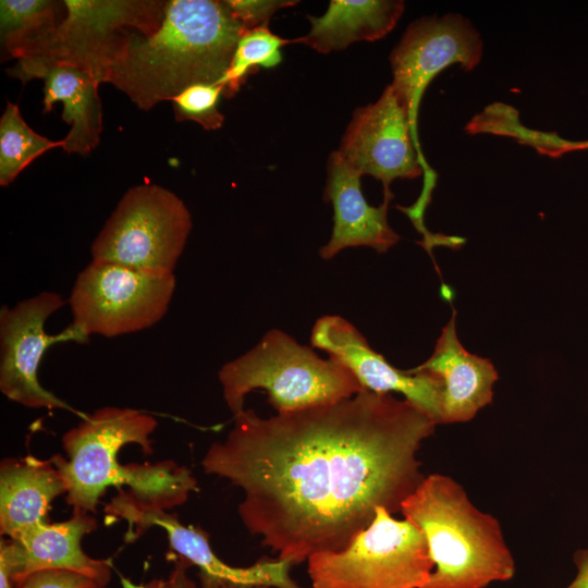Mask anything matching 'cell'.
Wrapping results in <instances>:
<instances>
[{"instance_id": "obj_20", "label": "cell", "mask_w": 588, "mask_h": 588, "mask_svg": "<svg viewBox=\"0 0 588 588\" xmlns=\"http://www.w3.org/2000/svg\"><path fill=\"white\" fill-rule=\"evenodd\" d=\"M404 9L400 0H332L323 15H307L309 33L293 42L329 53L356 41L378 40L394 28Z\"/></svg>"}, {"instance_id": "obj_10", "label": "cell", "mask_w": 588, "mask_h": 588, "mask_svg": "<svg viewBox=\"0 0 588 588\" xmlns=\"http://www.w3.org/2000/svg\"><path fill=\"white\" fill-rule=\"evenodd\" d=\"M336 151L358 174L381 181L384 194L392 193L390 184L394 180H413L424 173L419 199L409 208H401L416 228L424 226L422 216L436 179L425 161L408 114L390 84L376 102L353 112Z\"/></svg>"}, {"instance_id": "obj_27", "label": "cell", "mask_w": 588, "mask_h": 588, "mask_svg": "<svg viewBox=\"0 0 588 588\" xmlns=\"http://www.w3.org/2000/svg\"><path fill=\"white\" fill-rule=\"evenodd\" d=\"M98 586L100 585L84 574L61 568L33 572L16 585L17 588H95Z\"/></svg>"}, {"instance_id": "obj_29", "label": "cell", "mask_w": 588, "mask_h": 588, "mask_svg": "<svg viewBox=\"0 0 588 588\" xmlns=\"http://www.w3.org/2000/svg\"><path fill=\"white\" fill-rule=\"evenodd\" d=\"M588 149V142H575L574 150Z\"/></svg>"}, {"instance_id": "obj_24", "label": "cell", "mask_w": 588, "mask_h": 588, "mask_svg": "<svg viewBox=\"0 0 588 588\" xmlns=\"http://www.w3.org/2000/svg\"><path fill=\"white\" fill-rule=\"evenodd\" d=\"M223 91L224 86L220 83H199L186 87L170 100L176 120L197 122L205 130L220 128L224 115L218 110V101Z\"/></svg>"}, {"instance_id": "obj_14", "label": "cell", "mask_w": 588, "mask_h": 588, "mask_svg": "<svg viewBox=\"0 0 588 588\" xmlns=\"http://www.w3.org/2000/svg\"><path fill=\"white\" fill-rule=\"evenodd\" d=\"M310 343L347 368L364 390L378 394L401 393L438 425L442 424L441 379L433 373L411 372L393 367L343 317L327 315L317 319L310 333Z\"/></svg>"}, {"instance_id": "obj_8", "label": "cell", "mask_w": 588, "mask_h": 588, "mask_svg": "<svg viewBox=\"0 0 588 588\" xmlns=\"http://www.w3.org/2000/svg\"><path fill=\"white\" fill-rule=\"evenodd\" d=\"M175 283L173 273L91 260L76 277L68 298L71 324L86 339L148 329L167 314Z\"/></svg>"}, {"instance_id": "obj_5", "label": "cell", "mask_w": 588, "mask_h": 588, "mask_svg": "<svg viewBox=\"0 0 588 588\" xmlns=\"http://www.w3.org/2000/svg\"><path fill=\"white\" fill-rule=\"evenodd\" d=\"M218 379L233 416L245 409L244 399L255 389L267 391L268 402L278 413L331 404L364 390L347 368L331 358L322 359L278 329L225 363Z\"/></svg>"}, {"instance_id": "obj_19", "label": "cell", "mask_w": 588, "mask_h": 588, "mask_svg": "<svg viewBox=\"0 0 588 588\" xmlns=\"http://www.w3.org/2000/svg\"><path fill=\"white\" fill-rule=\"evenodd\" d=\"M66 486L51 462L33 455L7 458L0 466V534L15 540L28 530L50 523L54 498Z\"/></svg>"}, {"instance_id": "obj_9", "label": "cell", "mask_w": 588, "mask_h": 588, "mask_svg": "<svg viewBox=\"0 0 588 588\" xmlns=\"http://www.w3.org/2000/svg\"><path fill=\"white\" fill-rule=\"evenodd\" d=\"M60 25L19 59L71 64L106 83L131 36L160 27L166 1L65 0Z\"/></svg>"}, {"instance_id": "obj_12", "label": "cell", "mask_w": 588, "mask_h": 588, "mask_svg": "<svg viewBox=\"0 0 588 588\" xmlns=\"http://www.w3.org/2000/svg\"><path fill=\"white\" fill-rule=\"evenodd\" d=\"M482 50L480 34L461 14L424 16L408 25L389 57L393 73L390 85L417 137L419 103L429 83L453 64L471 71L479 64Z\"/></svg>"}, {"instance_id": "obj_15", "label": "cell", "mask_w": 588, "mask_h": 588, "mask_svg": "<svg viewBox=\"0 0 588 588\" xmlns=\"http://www.w3.org/2000/svg\"><path fill=\"white\" fill-rule=\"evenodd\" d=\"M96 528L97 520L91 515L73 511L66 520L39 525L15 540L2 539L0 562L8 567L15 585L33 572L61 568L78 572L107 586L111 560L93 559L82 548L83 537Z\"/></svg>"}, {"instance_id": "obj_17", "label": "cell", "mask_w": 588, "mask_h": 588, "mask_svg": "<svg viewBox=\"0 0 588 588\" xmlns=\"http://www.w3.org/2000/svg\"><path fill=\"white\" fill-rule=\"evenodd\" d=\"M362 175L352 170L338 151L327 162L324 200L332 204L333 230L319 255L329 260L347 247L367 246L385 253L400 241L388 222V208L393 194H384L380 206L369 205L360 188Z\"/></svg>"}, {"instance_id": "obj_11", "label": "cell", "mask_w": 588, "mask_h": 588, "mask_svg": "<svg viewBox=\"0 0 588 588\" xmlns=\"http://www.w3.org/2000/svg\"><path fill=\"white\" fill-rule=\"evenodd\" d=\"M68 302L56 292H41L0 310V391L28 408L66 409L70 405L46 390L38 370L46 351L54 343H86L72 324L58 334L45 331L47 319Z\"/></svg>"}, {"instance_id": "obj_6", "label": "cell", "mask_w": 588, "mask_h": 588, "mask_svg": "<svg viewBox=\"0 0 588 588\" xmlns=\"http://www.w3.org/2000/svg\"><path fill=\"white\" fill-rule=\"evenodd\" d=\"M307 561L311 588H421L434 567L420 529L381 506L344 549Z\"/></svg>"}, {"instance_id": "obj_16", "label": "cell", "mask_w": 588, "mask_h": 588, "mask_svg": "<svg viewBox=\"0 0 588 588\" xmlns=\"http://www.w3.org/2000/svg\"><path fill=\"white\" fill-rule=\"evenodd\" d=\"M8 73L23 83L44 79V112L51 111L58 101L63 103L62 119L71 125L62 139V148L68 154L87 155L99 144L102 131L100 82L90 72L66 63L23 58L8 69Z\"/></svg>"}, {"instance_id": "obj_30", "label": "cell", "mask_w": 588, "mask_h": 588, "mask_svg": "<svg viewBox=\"0 0 588 588\" xmlns=\"http://www.w3.org/2000/svg\"><path fill=\"white\" fill-rule=\"evenodd\" d=\"M95 588H108L107 586H98V587H95Z\"/></svg>"}, {"instance_id": "obj_28", "label": "cell", "mask_w": 588, "mask_h": 588, "mask_svg": "<svg viewBox=\"0 0 588 588\" xmlns=\"http://www.w3.org/2000/svg\"><path fill=\"white\" fill-rule=\"evenodd\" d=\"M577 574L566 588H588V544L574 555Z\"/></svg>"}, {"instance_id": "obj_23", "label": "cell", "mask_w": 588, "mask_h": 588, "mask_svg": "<svg viewBox=\"0 0 588 588\" xmlns=\"http://www.w3.org/2000/svg\"><path fill=\"white\" fill-rule=\"evenodd\" d=\"M293 40L273 34L269 27H257L242 33L231 64L219 82L224 86L223 94L233 96L249 74L259 66L273 68L282 60L281 48Z\"/></svg>"}, {"instance_id": "obj_22", "label": "cell", "mask_w": 588, "mask_h": 588, "mask_svg": "<svg viewBox=\"0 0 588 588\" xmlns=\"http://www.w3.org/2000/svg\"><path fill=\"white\" fill-rule=\"evenodd\" d=\"M34 132L21 115L19 106L8 101L0 118V185L8 186L37 157L62 147Z\"/></svg>"}, {"instance_id": "obj_3", "label": "cell", "mask_w": 588, "mask_h": 588, "mask_svg": "<svg viewBox=\"0 0 588 588\" xmlns=\"http://www.w3.org/2000/svg\"><path fill=\"white\" fill-rule=\"evenodd\" d=\"M157 426L152 416L137 409L106 406L84 415L63 434L68 458L56 454L50 460L64 479L65 501L73 511L95 513L108 487L127 486L139 501L167 511L182 505L198 490L191 470L173 461L119 463V451L126 444L136 443L145 454H151L149 436Z\"/></svg>"}, {"instance_id": "obj_21", "label": "cell", "mask_w": 588, "mask_h": 588, "mask_svg": "<svg viewBox=\"0 0 588 588\" xmlns=\"http://www.w3.org/2000/svg\"><path fill=\"white\" fill-rule=\"evenodd\" d=\"M64 8L63 1L1 0L0 38L4 52L21 58L60 25Z\"/></svg>"}, {"instance_id": "obj_13", "label": "cell", "mask_w": 588, "mask_h": 588, "mask_svg": "<svg viewBox=\"0 0 588 588\" xmlns=\"http://www.w3.org/2000/svg\"><path fill=\"white\" fill-rule=\"evenodd\" d=\"M105 513L106 522L122 519L127 523L124 536L126 542L135 541L151 527H160L167 534L174 555L197 566L199 573L269 588H304L291 579L289 571L293 565L289 561L262 559L248 567L231 566L215 554L206 531L183 525L176 515L142 502L124 489H119L118 494L106 505Z\"/></svg>"}, {"instance_id": "obj_1", "label": "cell", "mask_w": 588, "mask_h": 588, "mask_svg": "<svg viewBox=\"0 0 588 588\" xmlns=\"http://www.w3.org/2000/svg\"><path fill=\"white\" fill-rule=\"evenodd\" d=\"M234 417L204 471L238 487V516L278 559L297 565L340 551L376 516L392 515L425 475L417 453L438 424L407 400L363 390L331 404Z\"/></svg>"}, {"instance_id": "obj_18", "label": "cell", "mask_w": 588, "mask_h": 588, "mask_svg": "<svg viewBox=\"0 0 588 588\" xmlns=\"http://www.w3.org/2000/svg\"><path fill=\"white\" fill-rule=\"evenodd\" d=\"M456 311L442 328L432 355L411 372H429L443 383L442 424L466 422L489 405L498 371L488 358L464 348L456 333Z\"/></svg>"}, {"instance_id": "obj_4", "label": "cell", "mask_w": 588, "mask_h": 588, "mask_svg": "<svg viewBox=\"0 0 588 588\" xmlns=\"http://www.w3.org/2000/svg\"><path fill=\"white\" fill-rule=\"evenodd\" d=\"M401 513L425 536L434 565L421 588H485L514 577L499 520L476 507L454 478L425 476Z\"/></svg>"}, {"instance_id": "obj_26", "label": "cell", "mask_w": 588, "mask_h": 588, "mask_svg": "<svg viewBox=\"0 0 588 588\" xmlns=\"http://www.w3.org/2000/svg\"><path fill=\"white\" fill-rule=\"evenodd\" d=\"M234 17L242 24L244 32L257 27H268L270 17L278 10L293 7L298 1L292 0H225Z\"/></svg>"}, {"instance_id": "obj_2", "label": "cell", "mask_w": 588, "mask_h": 588, "mask_svg": "<svg viewBox=\"0 0 588 588\" xmlns=\"http://www.w3.org/2000/svg\"><path fill=\"white\" fill-rule=\"evenodd\" d=\"M243 32L225 0L166 1L160 27L131 36L106 83L149 110L194 84L219 83Z\"/></svg>"}, {"instance_id": "obj_7", "label": "cell", "mask_w": 588, "mask_h": 588, "mask_svg": "<svg viewBox=\"0 0 588 588\" xmlns=\"http://www.w3.org/2000/svg\"><path fill=\"white\" fill-rule=\"evenodd\" d=\"M192 229L184 201L168 188H128L90 246L91 260L173 273Z\"/></svg>"}, {"instance_id": "obj_25", "label": "cell", "mask_w": 588, "mask_h": 588, "mask_svg": "<svg viewBox=\"0 0 588 588\" xmlns=\"http://www.w3.org/2000/svg\"><path fill=\"white\" fill-rule=\"evenodd\" d=\"M174 567L168 578L154 579L145 585H137L123 579L124 588H198L188 576L192 566L185 559L174 555ZM200 588H269L268 586L231 581L219 577L199 573Z\"/></svg>"}]
</instances>
